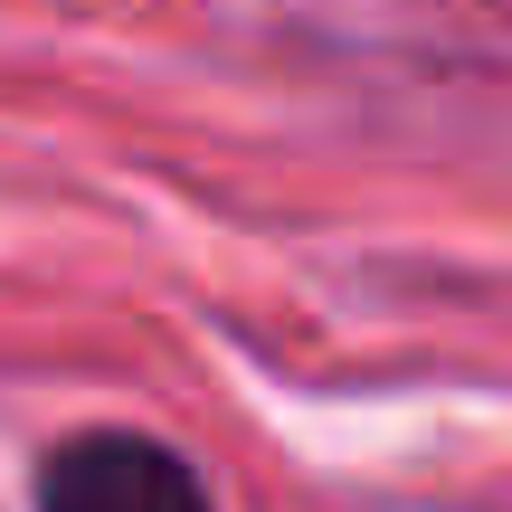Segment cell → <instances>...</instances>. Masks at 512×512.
I'll use <instances>...</instances> for the list:
<instances>
[{
  "label": "cell",
  "mask_w": 512,
  "mask_h": 512,
  "mask_svg": "<svg viewBox=\"0 0 512 512\" xmlns=\"http://www.w3.org/2000/svg\"><path fill=\"white\" fill-rule=\"evenodd\" d=\"M38 512H219L200 465L143 427H86L38 456Z\"/></svg>",
  "instance_id": "obj_1"
}]
</instances>
